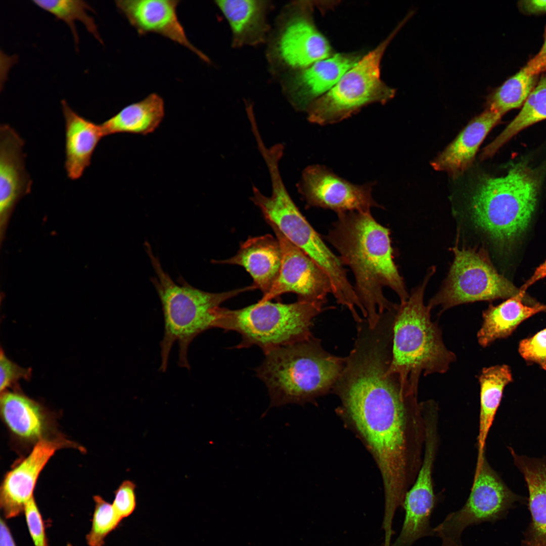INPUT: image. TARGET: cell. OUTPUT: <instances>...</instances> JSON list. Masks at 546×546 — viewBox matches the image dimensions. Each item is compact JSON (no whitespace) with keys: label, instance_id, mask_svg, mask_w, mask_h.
Listing matches in <instances>:
<instances>
[{"label":"cell","instance_id":"obj_1","mask_svg":"<svg viewBox=\"0 0 546 546\" xmlns=\"http://www.w3.org/2000/svg\"><path fill=\"white\" fill-rule=\"evenodd\" d=\"M391 356V345L384 338L356 341L333 388L380 469L388 522L416 478L425 438L418 388L388 373Z\"/></svg>","mask_w":546,"mask_h":546},{"label":"cell","instance_id":"obj_2","mask_svg":"<svg viewBox=\"0 0 546 546\" xmlns=\"http://www.w3.org/2000/svg\"><path fill=\"white\" fill-rule=\"evenodd\" d=\"M390 235L389 229L378 223L371 212L349 211L337 214L324 237L339 253L343 265L351 270L354 290L371 328L385 313L398 308L399 304L385 297L384 287L392 290L400 303L410 296L393 260Z\"/></svg>","mask_w":546,"mask_h":546},{"label":"cell","instance_id":"obj_3","mask_svg":"<svg viewBox=\"0 0 546 546\" xmlns=\"http://www.w3.org/2000/svg\"><path fill=\"white\" fill-rule=\"evenodd\" d=\"M146 250L155 271L151 279L161 301L164 316V331L160 342L161 362L159 371H166L172 347L178 345V365L190 370L188 350L192 341L205 331L215 328L217 312L226 300L243 292L256 289L253 284L243 288L210 293L196 288L184 279L174 282L162 267L150 245Z\"/></svg>","mask_w":546,"mask_h":546},{"label":"cell","instance_id":"obj_4","mask_svg":"<svg viewBox=\"0 0 546 546\" xmlns=\"http://www.w3.org/2000/svg\"><path fill=\"white\" fill-rule=\"evenodd\" d=\"M265 355L255 371L267 389L271 407L303 403L327 392L334 388L345 360L325 351L313 336Z\"/></svg>","mask_w":546,"mask_h":546},{"label":"cell","instance_id":"obj_5","mask_svg":"<svg viewBox=\"0 0 546 546\" xmlns=\"http://www.w3.org/2000/svg\"><path fill=\"white\" fill-rule=\"evenodd\" d=\"M539 186L534 171L522 163L514 165L504 176L483 179L469 199L470 223L494 242H510L528 226Z\"/></svg>","mask_w":546,"mask_h":546},{"label":"cell","instance_id":"obj_6","mask_svg":"<svg viewBox=\"0 0 546 546\" xmlns=\"http://www.w3.org/2000/svg\"><path fill=\"white\" fill-rule=\"evenodd\" d=\"M432 268L421 285L399 305L392 328V356L388 373L403 384L418 387L421 374H443L456 360L445 346L437 323L431 320V309L424 303V294Z\"/></svg>","mask_w":546,"mask_h":546},{"label":"cell","instance_id":"obj_7","mask_svg":"<svg viewBox=\"0 0 546 546\" xmlns=\"http://www.w3.org/2000/svg\"><path fill=\"white\" fill-rule=\"evenodd\" d=\"M268 169L271 195H263L253 186L251 200L259 208L267 223L274 224L327 274L331 283L332 294L337 302L349 309L354 308L359 301L339 256L328 247L293 202L283 181L279 165L272 163Z\"/></svg>","mask_w":546,"mask_h":546},{"label":"cell","instance_id":"obj_8","mask_svg":"<svg viewBox=\"0 0 546 546\" xmlns=\"http://www.w3.org/2000/svg\"><path fill=\"white\" fill-rule=\"evenodd\" d=\"M324 304L300 300L288 304L258 301L239 309L220 307L215 328L238 332L242 339L236 348L256 345L266 354L312 337L313 321Z\"/></svg>","mask_w":546,"mask_h":546},{"label":"cell","instance_id":"obj_9","mask_svg":"<svg viewBox=\"0 0 546 546\" xmlns=\"http://www.w3.org/2000/svg\"><path fill=\"white\" fill-rule=\"evenodd\" d=\"M394 31L375 49L366 54L340 78L328 92L315 100L306 110L311 123L325 125L340 122L369 104H385L395 90L380 78V64L385 51L405 23Z\"/></svg>","mask_w":546,"mask_h":546},{"label":"cell","instance_id":"obj_10","mask_svg":"<svg viewBox=\"0 0 546 546\" xmlns=\"http://www.w3.org/2000/svg\"><path fill=\"white\" fill-rule=\"evenodd\" d=\"M269 35L267 58L275 74L282 76L304 69L331 54L328 41L313 22L307 2L286 6Z\"/></svg>","mask_w":546,"mask_h":546},{"label":"cell","instance_id":"obj_11","mask_svg":"<svg viewBox=\"0 0 546 546\" xmlns=\"http://www.w3.org/2000/svg\"><path fill=\"white\" fill-rule=\"evenodd\" d=\"M453 251L448 275L427 305L431 309L439 305L442 312L460 304L508 299L519 293L520 289L499 274L481 251L465 247H455Z\"/></svg>","mask_w":546,"mask_h":546},{"label":"cell","instance_id":"obj_12","mask_svg":"<svg viewBox=\"0 0 546 546\" xmlns=\"http://www.w3.org/2000/svg\"><path fill=\"white\" fill-rule=\"evenodd\" d=\"M516 499L489 465L485 454L476 462L472 486L465 505L449 514L433 529L434 533L441 539L461 542V535L466 528L497 519Z\"/></svg>","mask_w":546,"mask_h":546},{"label":"cell","instance_id":"obj_13","mask_svg":"<svg viewBox=\"0 0 546 546\" xmlns=\"http://www.w3.org/2000/svg\"><path fill=\"white\" fill-rule=\"evenodd\" d=\"M373 186L372 183L352 184L326 166L314 164L303 170L297 187L307 206L330 209L337 214L383 208L372 196Z\"/></svg>","mask_w":546,"mask_h":546},{"label":"cell","instance_id":"obj_14","mask_svg":"<svg viewBox=\"0 0 546 546\" xmlns=\"http://www.w3.org/2000/svg\"><path fill=\"white\" fill-rule=\"evenodd\" d=\"M282 251L281 266L278 278L269 292L259 301L265 302L286 293H294L298 299L325 304L332 292L327 274L303 251L289 241L272 223Z\"/></svg>","mask_w":546,"mask_h":546},{"label":"cell","instance_id":"obj_15","mask_svg":"<svg viewBox=\"0 0 546 546\" xmlns=\"http://www.w3.org/2000/svg\"><path fill=\"white\" fill-rule=\"evenodd\" d=\"M360 59L356 54L340 53L310 66L282 75L283 93L297 110L306 111L328 92Z\"/></svg>","mask_w":546,"mask_h":546},{"label":"cell","instance_id":"obj_16","mask_svg":"<svg viewBox=\"0 0 546 546\" xmlns=\"http://www.w3.org/2000/svg\"><path fill=\"white\" fill-rule=\"evenodd\" d=\"M177 0H120L116 6L140 35L156 33L188 49L206 62L209 58L190 41L177 14Z\"/></svg>","mask_w":546,"mask_h":546},{"label":"cell","instance_id":"obj_17","mask_svg":"<svg viewBox=\"0 0 546 546\" xmlns=\"http://www.w3.org/2000/svg\"><path fill=\"white\" fill-rule=\"evenodd\" d=\"M24 141L8 124L0 125V226L1 236L16 205L31 190L25 168Z\"/></svg>","mask_w":546,"mask_h":546},{"label":"cell","instance_id":"obj_18","mask_svg":"<svg viewBox=\"0 0 546 546\" xmlns=\"http://www.w3.org/2000/svg\"><path fill=\"white\" fill-rule=\"evenodd\" d=\"M68 443L62 440H40L23 461L9 472L1 488V507L7 519L16 517L24 511L32 497L39 475L51 457Z\"/></svg>","mask_w":546,"mask_h":546},{"label":"cell","instance_id":"obj_19","mask_svg":"<svg viewBox=\"0 0 546 546\" xmlns=\"http://www.w3.org/2000/svg\"><path fill=\"white\" fill-rule=\"evenodd\" d=\"M65 121V168L71 180L80 178L105 136L101 124L80 115L65 100L61 102Z\"/></svg>","mask_w":546,"mask_h":546},{"label":"cell","instance_id":"obj_20","mask_svg":"<svg viewBox=\"0 0 546 546\" xmlns=\"http://www.w3.org/2000/svg\"><path fill=\"white\" fill-rule=\"evenodd\" d=\"M435 503L433 471L422 467L405 495L402 505L404 520L393 546H412L419 539L434 534L430 519Z\"/></svg>","mask_w":546,"mask_h":546},{"label":"cell","instance_id":"obj_21","mask_svg":"<svg viewBox=\"0 0 546 546\" xmlns=\"http://www.w3.org/2000/svg\"><path fill=\"white\" fill-rule=\"evenodd\" d=\"M214 262L243 267L252 277L253 284L265 295L279 274L282 251L277 238L271 235L250 237L241 244L234 256Z\"/></svg>","mask_w":546,"mask_h":546},{"label":"cell","instance_id":"obj_22","mask_svg":"<svg viewBox=\"0 0 546 546\" xmlns=\"http://www.w3.org/2000/svg\"><path fill=\"white\" fill-rule=\"evenodd\" d=\"M502 116L500 113L486 108L471 120L453 142L433 160V168L452 176L464 172L472 163L486 135Z\"/></svg>","mask_w":546,"mask_h":546},{"label":"cell","instance_id":"obj_23","mask_svg":"<svg viewBox=\"0 0 546 546\" xmlns=\"http://www.w3.org/2000/svg\"><path fill=\"white\" fill-rule=\"evenodd\" d=\"M215 3L230 25L233 47L255 46L267 41L270 30L267 20L271 8L270 1L222 0Z\"/></svg>","mask_w":546,"mask_h":546},{"label":"cell","instance_id":"obj_24","mask_svg":"<svg viewBox=\"0 0 546 546\" xmlns=\"http://www.w3.org/2000/svg\"><path fill=\"white\" fill-rule=\"evenodd\" d=\"M524 295L520 290L518 294L498 305H490L483 312L482 324L477 333L481 346L487 347L497 339L508 337L524 321L546 310V305L525 304Z\"/></svg>","mask_w":546,"mask_h":546},{"label":"cell","instance_id":"obj_25","mask_svg":"<svg viewBox=\"0 0 546 546\" xmlns=\"http://www.w3.org/2000/svg\"><path fill=\"white\" fill-rule=\"evenodd\" d=\"M510 450L529 492L532 522L528 546H546V461L517 454L511 448Z\"/></svg>","mask_w":546,"mask_h":546},{"label":"cell","instance_id":"obj_26","mask_svg":"<svg viewBox=\"0 0 546 546\" xmlns=\"http://www.w3.org/2000/svg\"><path fill=\"white\" fill-rule=\"evenodd\" d=\"M164 115L163 99L152 93L125 106L101 124L105 136L120 133L147 135L158 127Z\"/></svg>","mask_w":546,"mask_h":546},{"label":"cell","instance_id":"obj_27","mask_svg":"<svg viewBox=\"0 0 546 546\" xmlns=\"http://www.w3.org/2000/svg\"><path fill=\"white\" fill-rule=\"evenodd\" d=\"M478 380L480 407L477 460L485 454L488 434L502 400L504 389L513 381L512 374L508 365H496L483 369Z\"/></svg>","mask_w":546,"mask_h":546},{"label":"cell","instance_id":"obj_28","mask_svg":"<svg viewBox=\"0 0 546 546\" xmlns=\"http://www.w3.org/2000/svg\"><path fill=\"white\" fill-rule=\"evenodd\" d=\"M1 411L9 429L17 436L35 439L42 435L44 418L41 408L27 397L17 392H2Z\"/></svg>","mask_w":546,"mask_h":546},{"label":"cell","instance_id":"obj_29","mask_svg":"<svg viewBox=\"0 0 546 546\" xmlns=\"http://www.w3.org/2000/svg\"><path fill=\"white\" fill-rule=\"evenodd\" d=\"M544 119H546V72L539 78L518 115L501 133L483 149L481 158L493 156L520 131Z\"/></svg>","mask_w":546,"mask_h":546},{"label":"cell","instance_id":"obj_30","mask_svg":"<svg viewBox=\"0 0 546 546\" xmlns=\"http://www.w3.org/2000/svg\"><path fill=\"white\" fill-rule=\"evenodd\" d=\"M538 79L539 76L529 73L523 67L489 95L487 108L503 115L522 107Z\"/></svg>","mask_w":546,"mask_h":546},{"label":"cell","instance_id":"obj_31","mask_svg":"<svg viewBox=\"0 0 546 546\" xmlns=\"http://www.w3.org/2000/svg\"><path fill=\"white\" fill-rule=\"evenodd\" d=\"M33 3L38 7L54 15L57 19L64 21L70 29L76 45L78 44L79 41L75 26L77 21L82 23L89 33L101 43L103 42L95 20L88 12H93L94 10L85 2L76 0H35L33 1Z\"/></svg>","mask_w":546,"mask_h":546},{"label":"cell","instance_id":"obj_32","mask_svg":"<svg viewBox=\"0 0 546 546\" xmlns=\"http://www.w3.org/2000/svg\"><path fill=\"white\" fill-rule=\"evenodd\" d=\"M95 508L91 529L86 536L89 546H104L108 535L119 525L122 519L112 504L99 495L94 497Z\"/></svg>","mask_w":546,"mask_h":546},{"label":"cell","instance_id":"obj_33","mask_svg":"<svg viewBox=\"0 0 546 546\" xmlns=\"http://www.w3.org/2000/svg\"><path fill=\"white\" fill-rule=\"evenodd\" d=\"M518 351L526 361L535 363L546 371V328L522 340Z\"/></svg>","mask_w":546,"mask_h":546},{"label":"cell","instance_id":"obj_34","mask_svg":"<svg viewBox=\"0 0 546 546\" xmlns=\"http://www.w3.org/2000/svg\"><path fill=\"white\" fill-rule=\"evenodd\" d=\"M136 485L134 481L126 479L114 491L112 505L122 519L131 515L136 508Z\"/></svg>","mask_w":546,"mask_h":546},{"label":"cell","instance_id":"obj_35","mask_svg":"<svg viewBox=\"0 0 546 546\" xmlns=\"http://www.w3.org/2000/svg\"><path fill=\"white\" fill-rule=\"evenodd\" d=\"M24 513L34 546H49L42 518L33 496L26 503Z\"/></svg>","mask_w":546,"mask_h":546},{"label":"cell","instance_id":"obj_36","mask_svg":"<svg viewBox=\"0 0 546 546\" xmlns=\"http://www.w3.org/2000/svg\"><path fill=\"white\" fill-rule=\"evenodd\" d=\"M0 370L2 392L19 379H28L31 376V369L21 368L11 361L2 350L0 355Z\"/></svg>","mask_w":546,"mask_h":546},{"label":"cell","instance_id":"obj_37","mask_svg":"<svg viewBox=\"0 0 546 546\" xmlns=\"http://www.w3.org/2000/svg\"><path fill=\"white\" fill-rule=\"evenodd\" d=\"M543 38V44L538 53L524 66L526 70L532 75L539 76L546 72V26Z\"/></svg>","mask_w":546,"mask_h":546},{"label":"cell","instance_id":"obj_38","mask_svg":"<svg viewBox=\"0 0 546 546\" xmlns=\"http://www.w3.org/2000/svg\"><path fill=\"white\" fill-rule=\"evenodd\" d=\"M518 8L526 15L544 14H546V1H520L518 2Z\"/></svg>","mask_w":546,"mask_h":546},{"label":"cell","instance_id":"obj_39","mask_svg":"<svg viewBox=\"0 0 546 546\" xmlns=\"http://www.w3.org/2000/svg\"><path fill=\"white\" fill-rule=\"evenodd\" d=\"M0 546H16L10 529L2 518L0 521Z\"/></svg>","mask_w":546,"mask_h":546},{"label":"cell","instance_id":"obj_40","mask_svg":"<svg viewBox=\"0 0 546 546\" xmlns=\"http://www.w3.org/2000/svg\"><path fill=\"white\" fill-rule=\"evenodd\" d=\"M545 277H546V260L536 268L532 276L520 289V291L525 293L528 288Z\"/></svg>","mask_w":546,"mask_h":546},{"label":"cell","instance_id":"obj_41","mask_svg":"<svg viewBox=\"0 0 546 546\" xmlns=\"http://www.w3.org/2000/svg\"><path fill=\"white\" fill-rule=\"evenodd\" d=\"M442 546H463L461 542H458L449 538H444L442 540Z\"/></svg>","mask_w":546,"mask_h":546},{"label":"cell","instance_id":"obj_42","mask_svg":"<svg viewBox=\"0 0 546 546\" xmlns=\"http://www.w3.org/2000/svg\"><path fill=\"white\" fill-rule=\"evenodd\" d=\"M376 329H381V328H376ZM365 330H371V329H365ZM373 330H374V329H373ZM383 330H384V329H383ZM362 330H360V331H362ZM386 331H387V330H386ZM359 331H358V332H359ZM388 332H389V331H388ZM358 332H357V333H358ZM389 333H390V332H389ZM390 334H391V333H390Z\"/></svg>","mask_w":546,"mask_h":546}]
</instances>
